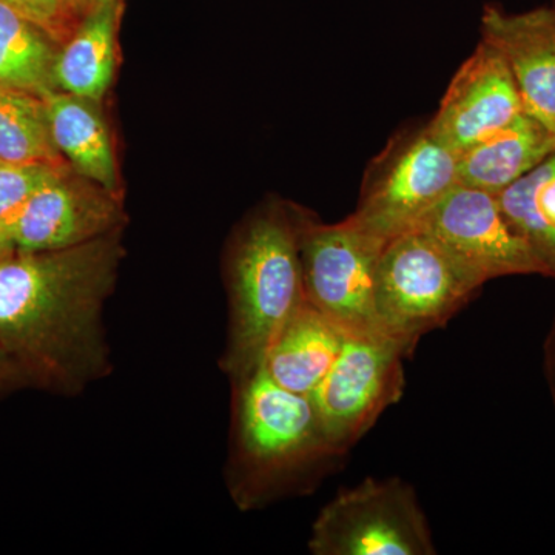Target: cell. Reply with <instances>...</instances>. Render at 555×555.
I'll list each match as a JSON object with an SVG mask.
<instances>
[{
  "mask_svg": "<svg viewBox=\"0 0 555 555\" xmlns=\"http://www.w3.org/2000/svg\"><path fill=\"white\" fill-rule=\"evenodd\" d=\"M120 235L0 257V347L22 377L67 396L107 377L102 320L124 255Z\"/></svg>",
  "mask_w": 555,
  "mask_h": 555,
  "instance_id": "6da1fadb",
  "label": "cell"
},
{
  "mask_svg": "<svg viewBox=\"0 0 555 555\" xmlns=\"http://www.w3.org/2000/svg\"><path fill=\"white\" fill-rule=\"evenodd\" d=\"M229 488L244 511L310 488L338 460L309 396L276 385L264 369L233 382Z\"/></svg>",
  "mask_w": 555,
  "mask_h": 555,
  "instance_id": "7a4b0ae2",
  "label": "cell"
},
{
  "mask_svg": "<svg viewBox=\"0 0 555 555\" xmlns=\"http://www.w3.org/2000/svg\"><path fill=\"white\" fill-rule=\"evenodd\" d=\"M229 335L221 367L232 382L262 366L305 295L297 207L269 203L241 225L228 261Z\"/></svg>",
  "mask_w": 555,
  "mask_h": 555,
  "instance_id": "3957f363",
  "label": "cell"
},
{
  "mask_svg": "<svg viewBox=\"0 0 555 555\" xmlns=\"http://www.w3.org/2000/svg\"><path fill=\"white\" fill-rule=\"evenodd\" d=\"M485 284L423 230L390 240L375 284L379 332L411 358L420 339L447 326Z\"/></svg>",
  "mask_w": 555,
  "mask_h": 555,
  "instance_id": "277c9868",
  "label": "cell"
},
{
  "mask_svg": "<svg viewBox=\"0 0 555 555\" xmlns=\"http://www.w3.org/2000/svg\"><path fill=\"white\" fill-rule=\"evenodd\" d=\"M460 184L459 155L429 122L404 127L369 163L350 221L383 243L412 232Z\"/></svg>",
  "mask_w": 555,
  "mask_h": 555,
  "instance_id": "5b68a950",
  "label": "cell"
},
{
  "mask_svg": "<svg viewBox=\"0 0 555 555\" xmlns=\"http://www.w3.org/2000/svg\"><path fill=\"white\" fill-rule=\"evenodd\" d=\"M315 555H434L433 529L415 489L398 477L341 489L310 531Z\"/></svg>",
  "mask_w": 555,
  "mask_h": 555,
  "instance_id": "8992f818",
  "label": "cell"
},
{
  "mask_svg": "<svg viewBox=\"0 0 555 555\" xmlns=\"http://www.w3.org/2000/svg\"><path fill=\"white\" fill-rule=\"evenodd\" d=\"M297 222L306 298L347 334H382L375 284L386 243L349 218L326 224L297 207Z\"/></svg>",
  "mask_w": 555,
  "mask_h": 555,
  "instance_id": "52a82bcc",
  "label": "cell"
},
{
  "mask_svg": "<svg viewBox=\"0 0 555 555\" xmlns=\"http://www.w3.org/2000/svg\"><path fill=\"white\" fill-rule=\"evenodd\" d=\"M406 352L382 334H347L334 366L310 393L328 443L346 456L406 387Z\"/></svg>",
  "mask_w": 555,
  "mask_h": 555,
  "instance_id": "ba28073f",
  "label": "cell"
},
{
  "mask_svg": "<svg viewBox=\"0 0 555 555\" xmlns=\"http://www.w3.org/2000/svg\"><path fill=\"white\" fill-rule=\"evenodd\" d=\"M418 230L440 244L486 284L495 278L543 275L539 262L509 224L496 195L459 184Z\"/></svg>",
  "mask_w": 555,
  "mask_h": 555,
  "instance_id": "9c48e42d",
  "label": "cell"
},
{
  "mask_svg": "<svg viewBox=\"0 0 555 555\" xmlns=\"http://www.w3.org/2000/svg\"><path fill=\"white\" fill-rule=\"evenodd\" d=\"M122 228V196L68 169L28 201L14 228L13 251L78 247Z\"/></svg>",
  "mask_w": 555,
  "mask_h": 555,
  "instance_id": "30bf717a",
  "label": "cell"
},
{
  "mask_svg": "<svg viewBox=\"0 0 555 555\" xmlns=\"http://www.w3.org/2000/svg\"><path fill=\"white\" fill-rule=\"evenodd\" d=\"M525 107L506 61L480 40L448 86L430 129L456 155L505 129Z\"/></svg>",
  "mask_w": 555,
  "mask_h": 555,
  "instance_id": "8fae6325",
  "label": "cell"
},
{
  "mask_svg": "<svg viewBox=\"0 0 555 555\" xmlns=\"http://www.w3.org/2000/svg\"><path fill=\"white\" fill-rule=\"evenodd\" d=\"M480 33L506 61L525 112L555 133V7L511 13L486 5Z\"/></svg>",
  "mask_w": 555,
  "mask_h": 555,
  "instance_id": "7c38bea8",
  "label": "cell"
},
{
  "mask_svg": "<svg viewBox=\"0 0 555 555\" xmlns=\"http://www.w3.org/2000/svg\"><path fill=\"white\" fill-rule=\"evenodd\" d=\"M346 335L305 297L273 338L262 369L284 389L310 396L334 366Z\"/></svg>",
  "mask_w": 555,
  "mask_h": 555,
  "instance_id": "4fadbf2b",
  "label": "cell"
},
{
  "mask_svg": "<svg viewBox=\"0 0 555 555\" xmlns=\"http://www.w3.org/2000/svg\"><path fill=\"white\" fill-rule=\"evenodd\" d=\"M555 150V133L528 113L459 155L460 184L499 195Z\"/></svg>",
  "mask_w": 555,
  "mask_h": 555,
  "instance_id": "5bb4252c",
  "label": "cell"
},
{
  "mask_svg": "<svg viewBox=\"0 0 555 555\" xmlns=\"http://www.w3.org/2000/svg\"><path fill=\"white\" fill-rule=\"evenodd\" d=\"M42 100L51 138L72 169L122 196L112 134L98 102L61 90L47 91Z\"/></svg>",
  "mask_w": 555,
  "mask_h": 555,
  "instance_id": "9a60e30c",
  "label": "cell"
},
{
  "mask_svg": "<svg viewBox=\"0 0 555 555\" xmlns=\"http://www.w3.org/2000/svg\"><path fill=\"white\" fill-rule=\"evenodd\" d=\"M124 0L101 3L61 47L54 64V89L101 102L115 78L118 28Z\"/></svg>",
  "mask_w": 555,
  "mask_h": 555,
  "instance_id": "2e32d148",
  "label": "cell"
},
{
  "mask_svg": "<svg viewBox=\"0 0 555 555\" xmlns=\"http://www.w3.org/2000/svg\"><path fill=\"white\" fill-rule=\"evenodd\" d=\"M503 214L532 251L543 276L555 278V150L496 195Z\"/></svg>",
  "mask_w": 555,
  "mask_h": 555,
  "instance_id": "e0dca14e",
  "label": "cell"
},
{
  "mask_svg": "<svg viewBox=\"0 0 555 555\" xmlns=\"http://www.w3.org/2000/svg\"><path fill=\"white\" fill-rule=\"evenodd\" d=\"M61 46L35 22L0 0V87L39 94L54 89Z\"/></svg>",
  "mask_w": 555,
  "mask_h": 555,
  "instance_id": "ac0fdd59",
  "label": "cell"
},
{
  "mask_svg": "<svg viewBox=\"0 0 555 555\" xmlns=\"http://www.w3.org/2000/svg\"><path fill=\"white\" fill-rule=\"evenodd\" d=\"M0 163L69 166L51 138L39 94L0 87Z\"/></svg>",
  "mask_w": 555,
  "mask_h": 555,
  "instance_id": "d6986e66",
  "label": "cell"
},
{
  "mask_svg": "<svg viewBox=\"0 0 555 555\" xmlns=\"http://www.w3.org/2000/svg\"><path fill=\"white\" fill-rule=\"evenodd\" d=\"M72 166L0 163V257L13 251V233L28 201Z\"/></svg>",
  "mask_w": 555,
  "mask_h": 555,
  "instance_id": "ffe728a7",
  "label": "cell"
},
{
  "mask_svg": "<svg viewBox=\"0 0 555 555\" xmlns=\"http://www.w3.org/2000/svg\"><path fill=\"white\" fill-rule=\"evenodd\" d=\"M11 9L35 22L42 30L49 33L51 38L60 46H64L80 22L65 9L62 0H3Z\"/></svg>",
  "mask_w": 555,
  "mask_h": 555,
  "instance_id": "44dd1931",
  "label": "cell"
},
{
  "mask_svg": "<svg viewBox=\"0 0 555 555\" xmlns=\"http://www.w3.org/2000/svg\"><path fill=\"white\" fill-rule=\"evenodd\" d=\"M545 372L555 406V320L545 343Z\"/></svg>",
  "mask_w": 555,
  "mask_h": 555,
  "instance_id": "7402d4cb",
  "label": "cell"
},
{
  "mask_svg": "<svg viewBox=\"0 0 555 555\" xmlns=\"http://www.w3.org/2000/svg\"><path fill=\"white\" fill-rule=\"evenodd\" d=\"M21 371L16 367V364L11 361V358L3 352L0 347V390L5 389L13 385V383L22 379Z\"/></svg>",
  "mask_w": 555,
  "mask_h": 555,
  "instance_id": "603a6c76",
  "label": "cell"
},
{
  "mask_svg": "<svg viewBox=\"0 0 555 555\" xmlns=\"http://www.w3.org/2000/svg\"><path fill=\"white\" fill-rule=\"evenodd\" d=\"M62 3L79 22H82L91 10L96 9L94 0H62Z\"/></svg>",
  "mask_w": 555,
  "mask_h": 555,
  "instance_id": "cb8c5ba5",
  "label": "cell"
},
{
  "mask_svg": "<svg viewBox=\"0 0 555 555\" xmlns=\"http://www.w3.org/2000/svg\"><path fill=\"white\" fill-rule=\"evenodd\" d=\"M96 2V7L101 5V3L115 2V0H94Z\"/></svg>",
  "mask_w": 555,
  "mask_h": 555,
  "instance_id": "d4e9b609",
  "label": "cell"
},
{
  "mask_svg": "<svg viewBox=\"0 0 555 555\" xmlns=\"http://www.w3.org/2000/svg\"><path fill=\"white\" fill-rule=\"evenodd\" d=\"M553 5L555 7V0H554V3H553Z\"/></svg>",
  "mask_w": 555,
  "mask_h": 555,
  "instance_id": "484cf974",
  "label": "cell"
}]
</instances>
